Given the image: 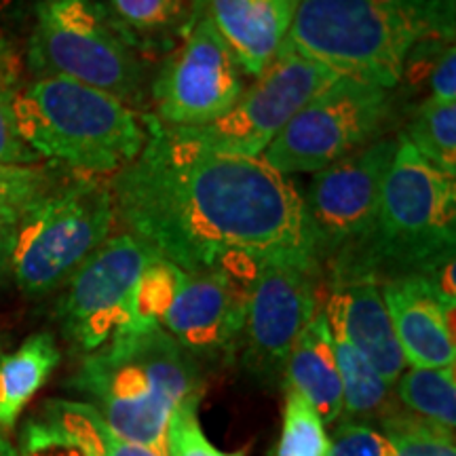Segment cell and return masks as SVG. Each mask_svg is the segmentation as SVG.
<instances>
[{
	"label": "cell",
	"instance_id": "35",
	"mask_svg": "<svg viewBox=\"0 0 456 456\" xmlns=\"http://www.w3.org/2000/svg\"><path fill=\"white\" fill-rule=\"evenodd\" d=\"M24 3L26 0H0V20H3V17L13 15L15 11H20V7Z\"/></svg>",
	"mask_w": 456,
	"mask_h": 456
},
{
	"label": "cell",
	"instance_id": "14",
	"mask_svg": "<svg viewBox=\"0 0 456 456\" xmlns=\"http://www.w3.org/2000/svg\"><path fill=\"white\" fill-rule=\"evenodd\" d=\"M256 269L182 271L161 328L197 359L232 355L241 342Z\"/></svg>",
	"mask_w": 456,
	"mask_h": 456
},
{
	"label": "cell",
	"instance_id": "22",
	"mask_svg": "<svg viewBox=\"0 0 456 456\" xmlns=\"http://www.w3.org/2000/svg\"><path fill=\"white\" fill-rule=\"evenodd\" d=\"M102 4L135 49L182 37L192 15V0H102Z\"/></svg>",
	"mask_w": 456,
	"mask_h": 456
},
{
	"label": "cell",
	"instance_id": "25",
	"mask_svg": "<svg viewBox=\"0 0 456 456\" xmlns=\"http://www.w3.org/2000/svg\"><path fill=\"white\" fill-rule=\"evenodd\" d=\"M391 456H456L454 429L420 419L403 408H393L380 419Z\"/></svg>",
	"mask_w": 456,
	"mask_h": 456
},
{
	"label": "cell",
	"instance_id": "8",
	"mask_svg": "<svg viewBox=\"0 0 456 456\" xmlns=\"http://www.w3.org/2000/svg\"><path fill=\"white\" fill-rule=\"evenodd\" d=\"M393 110V89L338 77L311 98L260 159L281 175L317 174L380 138Z\"/></svg>",
	"mask_w": 456,
	"mask_h": 456
},
{
	"label": "cell",
	"instance_id": "16",
	"mask_svg": "<svg viewBox=\"0 0 456 456\" xmlns=\"http://www.w3.org/2000/svg\"><path fill=\"white\" fill-rule=\"evenodd\" d=\"M323 315L345 332L351 345L372 363L387 385L397 383L406 370V359L393 332L379 281L355 279L334 283Z\"/></svg>",
	"mask_w": 456,
	"mask_h": 456
},
{
	"label": "cell",
	"instance_id": "2",
	"mask_svg": "<svg viewBox=\"0 0 456 456\" xmlns=\"http://www.w3.org/2000/svg\"><path fill=\"white\" fill-rule=\"evenodd\" d=\"M70 385L118 437L163 456L171 414L205 389L199 359L159 326L112 336L83 357Z\"/></svg>",
	"mask_w": 456,
	"mask_h": 456
},
{
	"label": "cell",
	"instance_id": "1",
	"mask_svg": "<svg viewBox=\"0 0 456 456\" xmlns=\"http://www.w3.org/2000/svg\"><path fill=\"white\" fill-rule=\"evenodd\" d=\"M142 121L146 144L110 191L131 235L159 258L186 273L315 258L302 195L288 175L262 159L205 151L152 114Z\"/></svg>",
	"mask_w": 456,
	"mask_h": 456
},
{
	"label": "cell",
	"instance_id": "27",
	"mask_svg": "<svg viewBox=\"0 0 456 456\" xmlns=\"http://www.w3.org/2000/svg\"><path fill=\"white\" fill-rule=\"evenodd\" d=\"M285 391L283 429L275 456H328L326 425L298 391Z\"/></svg>",
	"mask_w": 456,
	"mask_h": 456
},
{
	"label": "cell",
	"instance_id": "6",
	"mask_svg": "<svg viewBox=\"0 0 456 456\" xmlns=\"http://www.w3.org/2000/svg\"><path fill=\"white\" fill-rule=\"evenodd\" d=\"M34 78H70L140 104L146 70L102 0H38L28 41Z\"/></svg>",
	"mask_w": 456,
	"mask_h": 456
},
{
	"label": "cell",
	"instance_id": "34",
	"mask_svg": "<svg viewBox=\"0 0 456 456\" xmlns=\"http://www.w3.org/2000/svg\"><path fill=\"white\" fill-rule=\"evenodd\" d=\"M0 70H20L15 51L4 38H0Z\"/></svg>",
	"mask_w": 456,
	"mask_h": 456
},
{
	"label": "cell",
	"instance_id": "18",
	"mask_svg": "<svg viewBox=\"0 0 456 456\" xmlns=\"http://www.w3.org/2000/svg\"><path fill=\"white\" fill-rule=\"evenodd\" d=\"M28 452L51 448L74 450L81 456H163L155 450L118 437L85 402L49 399L24 429Z\"/></svg>",
	"mask_w": 456,
	"mask_h": 456
},
{
	"label": "cell",
	"instance_id": "32",
	"mask_svg": "<svg viewBox=\"0 0 456 456\" xmlns=\"http://www.w3.org/2000/svg\"><path fill=\"white\" fill-rule=\"evenodd\" d=\"M429 89L433 100L456 102V49L454 43L448 45L440 55L436 57V64L429 72Z\"/></svg>",
	"mask_w": 456,
	"mask_h": 456
},
{
	"label": "cell",
	"instance_id": "28",
	"mask_svg": "<svg viewBox=\"0 0 456 456\" xmlns=\"http://www.w3.org/2000/svg\"><path fill=\"white\" fill-rule=\"evenodd\" d=\"M53 188V175L45 167L0 165V212L26 214Z\"/></svg>",
	"mask_w": 456,
	"mask_h": 456
},
{
	"label": "cell",
	"instance_id": "23",
	"mask_svg": "<svg viewBox=\"0 0 456 456\" xmlns=\"http://www.w3.org/2000/svg\"><path fill=\"white\" fill-rule=\"evenodd\" d=\"M393 387L403 410L448 429L456 427L454 368H410Z\"/></svg>",
	"mask_w": 456,
	"mask_h": 456
},
{
	"label": "cell",
	"instance_id": "21",
	"mask_svg": "<svg viewBox=\"0 0 456 456\" xmlns=\"http://www.w3.org/2000/svg\"><path fill=\"white\" fill-rule=\"evenodd\" d=\"M326 323L334 342V355L342 380V412H346L349 420H359V423L363 419L380 420L393 408H397L391 397V387L334 322L326 319Z\"/></svg>",
	"mask_w": 456,
	"mask_h": 456
},
{
	"label": "cell",
	"instance_id": "29",
	"mask_svg": "<svg viewBox=\"0 0 456 456\" xmlns=\"http://www.w3.org/2000/svg\"><path fill=\"white\" fill-rule=\"evenodd\" d=\"M20 70H0V165L34 167L43 159L26 144L17 129L13 98Z\"/></svg>",
	"mask_w": 456,
	"mask_h": 456
},
{
	"label": "cell",
	"instance_id": "24",
	"mask_svg": "<svg viewBox=\"0 0 456 456\" xmlns=\"http://www.w3.org/2000/svg\"><path fill=\"white\" fill-rule=\"evenodd\" d=\"M402 135L425 161L456 178V102L427 98Z\"/></svg>",
	"mask_w": 456,
	"mask_h": 456
},
{
	"label": "cell",
	"instance_id": "12",
	"mask_svg": "<svg viewBox=\"0 0 456 456\" xmlns=\"http://www.w3.org/2000/svg\"><path fill=\"white\" fill-rule=\"evenodd\" d=\"M319 279L322 266L306 256L258 262L239 349H243V366L260 380L283 379L294 342L319 313Z\"/></svg>",
	"mask_w": 456,
	"mask_h": 456
},
{
	"label": "cell",
	"instance_id": "9",
	"mask_svg": "<svg viewBox=\"0 0 456 456\" xmlns=\"http://www.w3.org/2000/svg\"><path fill=\"white\" fill-rule=\"evenodd\" d=\"M338 77L283 41L271 64L218 121L203 127L171 129L216 155L260 159L294 114Z\"/></svg>",
	"mask_w": 456,
	"mask_h": 456
},
{
	"label": "cell",
	"instance_id": "31",
	"mask_svg": "<svg viewBox=\"0 0 456 456\" xmlns=\"http://www.w3.org/2000/svg\"><path fill=\"white\" fill-rule=\"evenodd\" d=\"M328 456H391L383 433L359 420H345L336 427Z\"/></svg>",
	"mask_w": 456,
	"mask_h": 456
},
{
	"label": "cell",
	"instance_id": "20",
	"mask_svg": "<svg viewBox=\"0 0 456 456\" xmlns=\"http://www.w3.org/2000/svg\"><path fill=\"white\" fill-rule=\"evenodd\" d=\"M60 359L61 353L49 332L30 336L20 349L0 357V429H13L21 410L47 383Z\"/></svg>",
	"mask_w": 456,
	"mask_h": 456
},
{
	"label": "cell",
	"instance_id": "10",
	"mask_svg": "<svg viewBox=\"0 0 456 456\" xmlns=\"http://www.w3.org/2000/svg\"><path fill=\"white\" fill-rule=\"evenodd\" d=\"M397 138H376L317 171L306 195L305 222L319 266H332L372 235Z\"/></svg>",
	"mask_w": 456,
	"mask_h": 456
},
{
	"label": "cell",
	"instance_id": "26",
	"mask_svg": "<svg viewBox=\"0 0 456 456\" xmlns=\"http://www.w3.org/2000/svg\"><path fill=\"white\" fill-rule=\"evenodd\" d=\"M182 269L163 258H152L142 271L129 300L127 323L118 334L140 332L146 328H161V319L167 313L175 288H178ZM117 336V334H114Z\"/></svg>",
	"mask_w": 456,
	"mask_h": 456
},
{
	"label": "cell",
	"instance_id": "5",
	"mask_svg": "<svg viewBox=\"0 0 456 456\" xmlns=\"http://www.w3.org/2000/svg\"><path fill=\"white\" fill-rule=\"evenodd\" d=\"M13 112L38 157L87 178L117 175L146 144L144 121L131 106L70 78H34L17 87Z\"/></svg>",
	"mask_w": 456,
	"mask_h": 456
},
{
	"label": "cell",
	"instance_id": "15",
	"mask_svg": "<svg viewBox=\"0 0 456 456\" xmlns=\"http://www.w3.org/2000/svg\"><path fill=\"white\" fill-rule=\"evenodd\" d=\"M399 349L410 368H454V309L423 275L380 283Z\"/></svg>",
	"mask_w": 456,
	"mask_h": 456
},
{
	"label": "cell",
	"instance_id": "33",
	"mask_svg": "<svg viewBox=\"0 0 456 456\" xmlns=\"http://www.w3.org/2000/svg\"><path fill=\"white\" fill-rule=\"evenodd\" d=\"M24 214L0 212V279L11 271V258H13L17 226Z\"/></svg>",
	"mask_w": 456,
	"mask_h": 456
},
{
	"label": "cell",
	"instance_id": "17",
	"mask_svg": "<svg viewBox=\"0 0 456 456\" xmlns=\"http://www.w3.org/2000/svg\"><path fill=\"white\" fill-rule=\"evenodd\" d=\"M296 9L298 0H192V13L214 21L243 72L254 78L288 38Z\"/></svg>",
	"mask_w": 456,
	"mask_h": 456
},
{
	"label": "cell",
	"instance_id": "13",
	"mask_svg": "<svg viewBox=\"0 0 456 456\" xmlns=\"http://www.w3.org/2000/svg\"><path fill=\"white\" fill-rule=\"evenodd\" d=\"M157 258L131 232L108 237L68 279L55 317L74 349L94 353L127 323L129 300L142 271Z\"/></svg>",
	"mask_w": 456,
	"mask_h": 456
},
{
	"label": "cell",
	"instance_id": "19",
	"mask_svg": "<svg viewBox=\"0 0 456 456\" xmlns=\"http://www.w3.org/2000/svg\"><path fill=\"white\" fill-rule=\"evenodd\" d=\"M283 380L285 389L298 391L311 403L323 425H332L342 416V380L323 311L306 323L294 342Z\"/></svg>",
	"mask_w": 456,
	"mask_h": 456
},
{
	"label": "cell",
	"instance_id": "3",
	"mask_svg": "<svg viewBox=\"0 0 456 456\" xmlns=\"http://www.w3.org/2000/svg\"><path fill=\"white\" fill-rule=\"evenodd\" d=\"M454 0H298L285 41L340 77L397 87L416 45L454 43Z\"/></svg>",
	"mask_w": 456,
	"mask_h": 456
},
{
	"label": "cell",
	"instance_id": "7",
	"mask_svg": "<svg viewBox=\"0 0 456 456\" xmlns=\"http://www.w3.org/2000/svg\"><path fill=\"white\" fill-rule=\"evenodd\" d=\"M117 218L112 191L81 175L53 188L21 216L11 273L28 296H45L68 283L78 266L110 237Z\"/></svg>",
	"mask_w": 456,
	"mask_h": 456
},
{
	"label": "cell",
	"instance_id": "4",
	"mask_svg": "<svg viewBox=\"0 0 456 456\" xmlns=\"http://www.w3.org/2000/svg\"><path fill=\"white\" fill-rule=\"evenodd\" d=\"M456 178L425 161L402 134L387 171L372 235L351 256L330 266L334 283L402 275L433 279L454 260Z\"/></svg>",
	"mask_w": 456,
	"mask_h": 456
},
{
	"label": "cell",
	"instance_id": "30",
	"mask_svg": "<svg viewBox=\"0 0 456 456\" xmlns=\"http://www.w3.org/2000/svg\"><path fill=\"white\" fill-rule=\"evenodd\" d=\"M199 402H188L171 414L165 433V456H243V452H222L205 437L199 423Z\"/></svg>",
	"mask_w": 456,
	"mask_h": 456
},
{
	"label": "cell",
	"instance_id": "36",
	"mask_svg": "<svg viewBox=\"0 0 456 456\" xmlns=\"http://www.w3.org/2000/svg\"><path fill=\"white\" fill-rule=\"evenodd\" d=\"M0 456H20L17 454V450L11 446V442L7 440V437L0 433Z\"/></svg>",
	"mask_w": 456,
	"mask_h": 456
},
{
	"label": "cell",
	"instance_id": "11",
	"mask_svg": "<svg viewBox=\"0 0 456 456\" xmlns=\"http://www.w3.org/2000/svg\"><path fill=\"white\" fill-rule=\"evenodd\" d=\"M235 51L203 13H192L182 43L163 61L151 87L165 127H203L226 114L248 87Z\"/></svg>",
	"mask_w": 456,
	"mask_h": 456
}]
</instances>
